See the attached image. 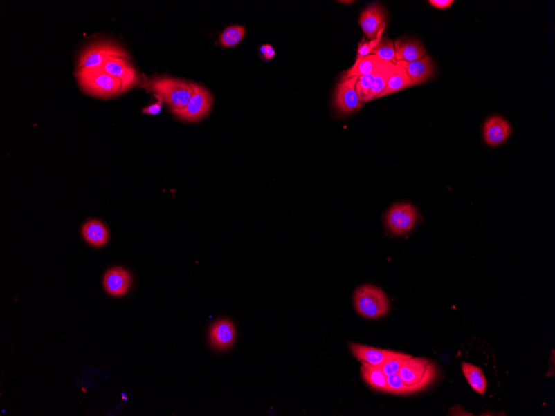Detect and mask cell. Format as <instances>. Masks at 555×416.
<instances>
[{
    "instance_id": "cell-1",
    "label": "cell",
    "mask_w": 555,
    "mask_h": 416,
    "mask_svg": "<svg viewBox=\"0 0 555 416\" xmlns=\"http://www.w3.org/2000/svg\"><path fill=\"white\" fill-rule=\"evenodd\" d=\"M140 86L163 98L171 111L184 108L193 94L192 82L168 76L145 77Z\"/></svg>"
},
{
    "instance_id": "cell-2",
    "label": "cell",
    "mask_w": 555,
    "mask_h": 416,
    "mask_svg": "<svg viewBox=\"0 0 555 416\" xmlns=\"http://www.w3.org/2000/svg\"><path fill=\"white\" fill-rule=\"evenodd\" d=\"M74 76L78 88L87 96L107 100L123 94L122 82L107 73L102 67L76 69Z\"/></svg>"
},
{
    "instance_id": "cell-3",
    "label": "cell",
    "mask_w": 555,
    "mask_h": 416,
    "mask_svg": "<svg viewBox=\"0 0 555 416\" xmlns=\"http://www.w3.org/2000/svg\"><path fill=\"white\" fill-rule=\"evenodd\" d=\"M356 311L368 319H378L388 314L390 303L386 294L380 287L365 284L356 290L354 296Z\"/></svg>"
},
{
    "instance_id": "cell-4",
    "label": "cell",
    "mask_w": 555,
    "mask_h": 416,
    "mask_svg": "<svg viewBox=\"0 0 555 416\" xmlns=\"http://www.w3.org/2000/svg\"><path fill=\"white\" fill-rule=\"evenodd\" d=\"M399 374L411 393H414L433 384L437 377V368L426 358L412 357L404 361Z\"/></svg>"
},
{
    "instance_id": "cell-5",
    "label": "cell",
    "mask_w": 555,
    "mask_h": 416,
    "mask_svg": "<svg viewBox=\"0 0 555 416\" xmlns=\"http://www.w3.org/2000/svg\"><path fill=\"white\" fill-rule=\"evenodd\" d=\"M114 57H128L129 55L121 45L111 40H98L82 49L78 55L76 69L101 68L107 59Z\"/></svg>"
},
{
    "instance_id": "cell-6",
    "label": "cell",
    "mask_w": 555,
    "mask_h": 416,
    "mask_svg": "<svg viewBox=\"0 0 555 416\" xmlns=\"http://www.w3.org/2000/svg\"><path fill=\"white\" fill-rule=\"evenodd\" d=\"M419 220V212L415 205L401 202L391 206L384 215L385 227L394 236H401L411 232Z\"/></svg>"
},
{
    "instance_id": "cell-7",
    "label": "cell",
    "mask_w": 555,
    "mask_h": 416,
    "mask_svg": "<svg viewBox=\"0 0 555 416\" xmlns=\"http://www.w3.org/2000/svg\"><path fill=\"white\" fill-rule=\"evenodd\" d=\"M193 94L188 105L181 110L172 111L180 120L194 122L208 116L213 104V97L208 90L192 82Z\"/></svg>"
},
{
    "instance_id": "cell-8",
    "label": "cell",
    "mask_w": 555,
    "mask_h": 416,
    "mask_svg": "<svg viewBox=\"0 0 555 416\" xmlns=\"http://www.w3.org/2000/svg\"><path fill=\"white\" fill-rule=\"evenodd\" d=\"M102 68L122 82V93L134 88L142 82V76L128 57H114L107 59Z\"/></svg>"
},
{
    "instance_id": "cell-9",
    "label": "cell",
    "mask_w": 555,
    "mask_h": 416,
    "mask_svg": "<svg viewBox=\"0 0 555 416\" xmlns=\"http://www.w3.org/2000/svg\"><path fill=\"white\" fill-rule=\"evenodd\" d=\"M358 79V77L343 79L337 86L335 91L334 105L342 114L354 113L363 108L356 90Z\"/></svg>"
},
{
    "instance_id": "cell-10",
    "label": "cell",
    "mask_w": 555,
    "mask_h": 416,
    "mask_svg": "<svg viewBox=\"0 0 555 416\" xmlns=\"http://www.w3.org/2000/svg\"><path fill=\"white\" fill-rule=\"evenodd\" d=\"M349 349L356 359L360 362H365L368 365L380 368L395 358L407 355V354L391 351V350L376 348L355 343H349Z\"/></svg>"
},
{
    "instance_id": "cell-11",
    "label": "cell",
    "mask_w": 555,
    "mask_h": 416,
    "mask_svg": "<svg viewBox=\"0 0 555 416\" xmlns=\"http://www.w3.org/2000/svg\"><path fill=\"white\" fill-rule=\"evenodd\" d=\"M387 16L384 8L379 3H372L363 11L359 18V24L368 41L374 40L383 35L386 28Z\"/></svg>"
},
{
    "instance_id": "cell-12",
    "label": "cell",
    "mask_w": 555,
    "mask_h": 416,
    "mask_svg": "<svg viewBox=\"0 0 555 416\" xmlns=\"http://www.w3.org/2000/svg\"><path fill=\"white\" fill-rule=\"evenodd\" d=\"M512 127L503 117L495 116L488 119L483 127V137L488 146H498L511 135Z\"/></svg>"
},
{
    "instance_id": "cell-13",
    "label": "cell",
    "mask_w": 555,
    "mask_h": 416,
    "mask_svg": "<svg viewBox=\"0 0 555 416\" xmlns=\"http://www.w3.org/2000/svg\"><path fill=\"white\" fill-rule=\"evenodd\" d=\"M396 64L406 70L413 86L424 84L430 79L435 74V66L428 55H426L424 59L413 62L399 61Z\"/></svg>"
},
{
    "instance_id": "cell-14",
    "label": "cell",
    "mask_w": 555,
    "mask_h": 416,
    "mask_svg": "<svg viewBox=\"0 0 555 416\" xmlns=\"http://www.w3.org/2000/svg\"><path fill=\"white\" fill-rule=\"evenodd\" d=\"M131 285V277L129 272L122 267H113L107 272L103 278V286L111 296H121L125 295Z\"/></svg>"
},
{
    "instance_id": "cell-15",
    "label": "cell",
    "mask_w": 555,
    "mask_h": 416,
    "mask_svg": "<svg viewBox=\"0 0 555 416\" xmlns=\"http://www.w3.org/2000/svg\"><path fill=\"white\" fill-rule=\"evenodd\" d=\"M210 339L213 347L226 350L231 347L235 339L234 324L229 320H219L211 327Z\"/></svg>"
},
{
    "instance_id": "cell-16",
    "label": "cell",
    "mask_w": 555,
    "mask_h": 416,
    "mask_svg": "<svg viewBox=\"0 0 555 416\" xmlns=\"http://www.w3.org/2000/svg\"><path fill=\"white\" fill-rule=\"evenodd\" d=\"M396 61L413 62L424 59L426 50L419 40L401 39L394 43Z\"/></svg>"
},
{
    "instance_id": "cell-17",
    "label": "cell",
    "mask_w": 555,
    "mask_h": 416,
    "mask_svg": "<svg viewBox=\"0 0 555 416\" xmlns=\"http://www.w3.org/2000/svg\"><path fill=\"white\" fill-rule=\"evenodd\" d=\"M82 236L90 245L104 246L109 240V232L102 222L93 220L87 222L82 229Z\"/></svg>"
},
{
    "instance_id": "cell-18",
    "label": "cell",
    "mask_w": 555,
    "mask_h": 416,
    "mask_svg": "<svg viewBox=\"0 0 555 416\" xmlns=\"http://www.w3.org/2000/svg\"><path fill=\"white\" fill-rule=\"evenodd\" d=\"M414 86L406 70L399 65L395 66L394 71L389 78L386 88L379 95V98L400 92L401 90Z\"/></svg>"
},
{
    "instance_id": "cell-19",
    "label": "cell",
    "mask_w": 555,
    "mask_h": 416,
    "mask_svg": "<svg viewBox=\"0 0 555 416\" xmlns=\"http://www.w3.org/2000/svg\"><path fill=\"white\" fill-rule=\"evenodd\" d=\"M462 370L471 388L480 395L486 394L487 380L482 370L477 366L463 362Z\"/></svg>"
},
{
    "instance_id": "cell-20",
    "label": "cell",
    "mask_w": 555,
    "mask_h": 416,
    "mask_svg": "<svg viewBox=\"0 0 555 416\" xmlns=\"http://www.w3.org/2000/svg\"><path fill=\"white\" fill-rule=\"evenodd\" d=\"M361 374L364 381L372 389L387 393V376L383 370L365 362H361Z\"/></svg>"
},
{
    "instance_id": "cell-21",
    "label": "cell",
    "mask_w": 555,
    "mask_h": 416,
    "mask_svg": "<svg viewBox=\"0 0 555 416\" xmlns=\"http://www.w3.org/2000/svg\"><path fill=\"white\" fill-rule=\"evenodd\" d=\"M395 66L396 64L385 61L380 64L378 72H376L374 77V84H372L371 88L370 102L374 100V99H378L379 95L386 88L389 78L394 71Z\"/></svg>"
},
{
    "instance_id": "cell-22",
    "label": "cell",
    "mask_w": 555,
    "mask_h": 416,
    "mask_svg": "<svg viewBox=\"0 0 555 416\" xmlns=\"http://www.w3.org/2000/svg\"><path fill=\"white\" fill-rule=\"evenodd\" d=\"M383 60L379 59L378 56L371 55L364 59L355 61L353 67L347 70V73L343 76V79H349V78L354 77H361L370 73L376 68L381 62Z\"/></svg>"
},
{
    "instance_id": "cell-23",
    "label": "cell",
    "mask_w": 555,
    "mask_h": 416,
    "mask_svg": "<svg viewBox=\"0 0 555 416\" xmlns=\"http://www.w3.org/2000/svg\"><path fill=\"white\" fill-rule=\"evenodd\" d=\"M246 35V28L232 26L225 28L219 36V43L225 48H232L238 45Z\"/></svg>"
},
{
    "instance_id": "cell-24",
    "label": "cell",
    "mask_w": 555,
    "mask_h": 416,
    "mask_svg": "<svg viewBox=\"0 0 555 416\" xmlns=\"http://www.w3.org/2000/svg\"><path fill=\"white\" fill-rule=\"evenodd\" d=\"M382 62H381V63H382ZM380 64L376 66V68L372 73L358 77L357 85H356V90H357L359 100L363 105L364 103L370 102L371 88L372 84H374V77L376 72H378Z\"/></svg>"
},
{
    "instance_id": "cell-25",
    "label": "cell",
    "mask_w": 555,
    "mask_h": 416,
    "mask_svg": "<svg viewBox=\"0 0 555 416\" xmlns=\"http://www.w3.org/2000/svg\"><path fill=\"white\" fill-rule=\"evenodd\" d=\"M372 55L378 56L379 59L393 64H397L394 43L388 37L383 36L378 46L372 51Z\"/></svg>"
},
{
    "instance_id": "cell-26",
    "label": "cell",
    "mask_w": 555,
    "mask_h": 416,
    "mask_svg": "<svg viewBox=\"0 0 555 416\" xmlns=\"http://www.w3.org/2000/svg\"><path fill=\"white\" fill-rule=\"evenodd\" d=\"M387 393L394 395L411 394L409 387L405 384L399 373L387 376Z\"/></svg>"
},
{
    "instance_id": "cell-27",
    "label": "cell",
    "mask_w": 555,
    "mask_h": 416,
    "mask_svg": "<svg viewBox=\"0 0 555 416\" xmlns=\"http://www.w3.org/2000/svg\"><path fill=\"white\" fill-rule=\"evenodd\" d=\"M383 35H380L376 39L371 41H367L363 37L361 42L358 44L357 57H356V61L361 60L364 59V57L371 55L372 51L374 50V48L378 46L381 39L383 38Z\"/></svg>"
},
{
    "instance_id": "cell-28",
    "label": "cell",
    "mask_w": 555,
    "mask_h": 416,
    "mask_svg": "<svg viewBox=\"0 0 555 416\" xmlns=\"http://www.w3.org/2000/svg\"><path fill=\"white\" fill-rule=\"evenodd\" d=\"M412 357L411 355H406L404 357L395 358L390 361H388V363L383 365L381 369L383 370V372L386 375V376H389V375L399 373V370L401 368V366L403 365L404 361L408 358Z\"/></svg>"
},
{
    "instance_id": "cell-29",
    "label": "cell",
    "mask_w": 555,
    "mask_h": 416,
    "mask_svg": "<svg viewBox=\"0 0 555 416\" xmlns=\"http://www.w3.org/2000/svg\"><path fill=\"white\" fill-rule=\"evenodd\" d=\"M157 98V101L153 104L147 106V108H144L142 110V113L146 115H151V116H155V115L159 114L161 113V109H163V98H161L158 96H155Z\"/></svg>"
},
{
    "instance_id": "cell-30",
    "label": "cell",
    "mask_w": 555,
    "mask_h": 416,
    "mask_svg": "<svg viewBox=\"0 0 555 416\" xmlns=\"http://www.w3.org/2000/svg\"><path fill=\"white\" fill-rule=\"evenodd\" d=\"M430 6L438 10H446L453 5V0H430Z\"/></svg>"
},
{
    "instance_id": "cell-31",
    "label": "cell",
    "mask_w": 555,
    "mask_h": 416,
    "mask_svg": "<svg viewBox=\"0 0 555 416\" xmlns=\"http://www.w3.org/2000/svg\"><path fill=\"white\" fill-rule=\"evenodd\" d=\"M265 47H266V52L264 53V59L266 61H271L275 57L276 53L275 51V48L269 44H265Z\"/></svg>"
},
{
    "instance_id": "cell-32",
    "label": "cell",
    "mask_w": 555,
    "mask_h": 416,
    "mask_svg": "<svg viewBox=\"0 0 555 416\" xmlns=\"http://www.w3.org/2000/svg\"><path fill=\"white\" fill-rule=\"evenodd\" d=\"M265 52H266V47H265V44H264L262 45V46L260 47V53H262L264 56Z\"/></svg>"
}]
</instances>
